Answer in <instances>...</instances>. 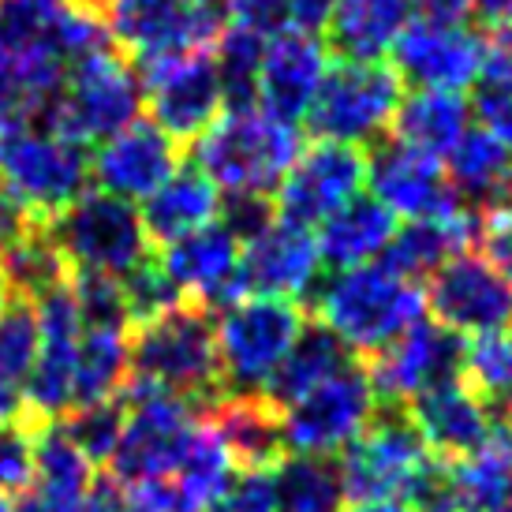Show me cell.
Instances as JSON below:
<instances>
[{
	"label": "cell",
	"mask_w": 512,
	"mask_h": 512,
	"mask_svg": "<svg viewBox=\"0 0 512 512\" xmlns=\"http://www.w3.org/2000/svg\"><path fill=\"white\" fill-rule=\"evenodd\" d=\"M412 19V0H337L326 45L337 60H382Z\"/></svg>",
	"instance_id": "83f0119b"
},
{
	"label": "cell",
	"mask_w": 512,
	"mask_h": 512,
	"mask_svg": "<svg viewBox=\"0 0 512 512\" xmlns=\"http://www.w3.org/2000/svg\"><path fill=\"white\" fill-rule=\"evenodd\" d=\"M0 184L34 225H49L90 191V150L38 124L0 128Z\"/></svg>",
	"instance_id": "52a82bcc"
},
{
	"label": "cell",
	"mask_w": 512,
	"mask_h": 512,
	"mask_svg": "<svg viewBox=\"0 0 512 512\" xmlns=\"http://www.w3.org/2000/svg\"><path fill=\"white\" fill-rule=\"evenodd\" d=\"M30 225H34V221L27 217V210L12 199V191H8V187L0 184V251H4L8 243L19 240Z\"/></svg>",
	"instance_id": "c3c4849f"
},
{
	"label": "cell",
	"mask_w": 512,
	"mask_h": 512,
	"mask_svg": "<svg viewBox=\"0 0 512 512\" xmlns=\"http://www.w3.org/2000/svg\"><path fill=\"white\" fill-rule=\"evenodd\" d=\"M64 434L83 449L94 464H109L124 434V400H101V404H83L57 419Z\"/></svg>",
	"instance_id": "f35d334b"
},
{
	"label": "cell",
	"mask_w": 512,
	"mask_h": 512,
	"mask_svg": "<svg viewBox=\"0 0 512 512\" xmlns=\"http://www.w3.org/2000/svg\"><path fill=\"white\" fill-rule=\"evenodd\" d=\"M412 8L423 12V19H441V23H460L471 12V0H412Z\"/></svg>",
	"instance_id": "816d5d0a"
},
{
	"label": "cell",
	"mask_w": 512,
	"mask_h": 512,
	"mask_svg": "<svg viewBox=\"0 0 512 512\" xmlns=\"http://www.w3.org/2000/svg\"><path fill=\"white\" fill-rule=\"evenodd\" d=\"M464 382L494 415H512V337H479L464 352Z\"/></svg>",
	"instance_id": "74e56055"
},
{
	"label": "cell",
	"mask_w": 512,
	"mask_h": 512,
	"mask_svg": "<svg viewBox=\"0 0 512 512\" xmlns=\"http://www.w3.org/2000/svg\"><path fill=\"white\" fill-rule=\"evenodd\" d=\"M266 42L247 30L225 27L214 42V64L225 94V109H255L258 105V68Z\"/></svg>",
	"instance_id": "8d00e7d4"
},
{
	"label": "cell",
	"mask_w": 512,
	"mask_h": 512,
	"mask_svg": "<svg viewBox=\"0 0 512 512\" xmlns=\"http://www.w3.org/2000/svg\"><path fill=\"white\" fill-rule=\"evenodd\" d=\"M471 240L479 243V258L486 266L512 285V202L475 214V236Z\"/></svg>",
	"instance_id": "f6af8a7d"
},
{
	"label": "cell",
	"mask_w": 512,
	"mask_h": 512,
	"mask_svg": "<svg viewBox=\"0 0 512 512\" xmlns=\"http://www.w3.org/2000/svg\"><path fill=\"white\" fill-rule=\"evenodd\" d=\"M337 8V0H288V12H292V30H326L329 15Z\"/></svg>",
	"instance_id": "7dc6e473"
},
{
	"label": "cell",
	"mask_w": 512,
	"mask_h": 512,
	"mask_svg": "<svg viewBox=\"0 0 512 512\" xmlns=\"http://www.w3.org/2000/svg\"><path fill=\"white\" fill-rule=\"evenodd\" d=\"M12 303V292H8V281H4V273H0V311Z\"/></svg>",
	"instance_id": "11a10c76"
},
{
	"label": "cell",
	"mask_w": 512,
	"mask_h": 512,
	"mask_svg": "<svg viewBox=\"0 0 512 512\" xmlns=\"http://www.w3.org/2000/svg\"><path fill=\"white\" fill-rule=\"evenodd\" d=\"M221 214V191L210 176H202L195 165H180V172L157 187L150 199H143V228L150 247H169L180 236L210 225Z\"/></svg>",
	"instance_id": "484cf974"
},
{
	"label": "cell",
	"mask_w": 512,
	"mask_h": 512,
	"mask_svg": "<svg viewBox=\"0 0 512 512\" xmlns=\"http://www.w3.org/2000/svg\"><path fill=\"white\" fill-rule=\"evenodd\" d=\"M281 512H344L341 471L326 456H285L277 464Z\"/></svg>",
	"instance_id": "d590c367"
},
{
	"label": "cell",
	"mask_w": 512,
	"mask_h": 512,
	"mask_svg": "<svg viewBox=\"0 0 512 512\" xmlns=\"http://www.w3.org/2000/svg\"><path fill=\"white\" fill-rule=\"evenodd\" d=\"M430 460L427 441L419 438L412 419L404 408H389L374 415L363 434H359L337 460L348 501H404L408 486Z\"/></svg>",
	"instance_id": "7c38bea8"
},
{
	"label": "cell",
	"mask_w": 512,
	"mask_h": 512,
	"mask_svg": "<svg viewBox=\"0 0 512 512\" xmlns=\"http://www.w3.org/2000/svg\"><path fill=\"white\" fill-rule=\"evenodd\" d=\"M195 169L210 176L217 191L273 199L288 169L303 154V131L266 109H225L210 131L191 143Z\"/></svg>",
	"instance_id": "7a4b0ae2"
},
{
	"label": "cell",
	"mask_w": 512,
	"mask_h": 512,
	"mask_svg": "<svg viewBox=\"0 0 512 512\" xmlns=\"http://www.w3.org/2000/svg\"><path fill=\"white\" fill-rule=\"evenodd\" d=\"M105 34L146 72L161 60L214 49L225 30V0H109Z\"/></svg>",
	"instance_id": "30bf717a"
},
{
	"label": "cell",
	"mask_w": 512,
	"mask_h": 512,
	"mask_svg": "<svg viewBox=\"0 0 512 512\" xmlns=\"http://www.w3.org/2000/svg\"><path fill=\"white\" fill-rule=\"evenodd\" d=\"M143 90L146 109L154 116V124L172 143L191 146L202 131L217 124V116L225 113V94L217 79L214 49L184 53V57L161 60L154 68H146Z\"/></svg>",
	"instance_id": "5bb4252c"
},
{
	"label": "cell",
	"mask_w": 512,
	"mask_h": 512,
	"mask_svg": "<svg viewBox=\"0 0 512 512\" xmlns=\"http://www.w3.org/2000/svg\"><path fill=\"white\" fill-rule=\"evenodd\" d=\"M0 273L8 281L12 299H42L45 292H53L72 277V266L64 262L60 247L49 240L45 225H30L15 243H8L0 251Z\"/></svg>",
	"instance_id": "e575fe53"
},
{
	"label": "cell",
	"mask_w": 512,
	"mask_h": 512,
	"mask_svg": "<svg viewBox=\"0 0 512 512\" xmlns=\"http://www.w3.org/2000/svg\"><path fill=\"white\" fill-rule=\"evenodd\" d=\"M505 419H509V427H512V415H505Z\"/></svg>",
	"instance_id": "680465c9"
},
{
	"label": "cell",
	"mask_w": 512,
	"mask_h": 512,
	"mask_svg": "<svg viewBox=\"0 0 512 512\" xmlns=\"http://www.w3.org/2000/svg\"><path fill=\"white\" fill-rule=\"evenodd\" d=\"M404 415L412 419V427L427 441L430 453L445 456V460L471 456L498 423V415L490 412V404L464 382V374L423 389L419 397L404 404Z\"/></svg>",
	"instance_id": "603a6c76"
},
{
	"label": "cell",
	"mask_w": 512,
	"mask_h": 512,
	"mask_svg": "<svg viewBox=\"0 0 512 512\" xmlns=\"http://www.w3.org/2000/svg\"><path fill=\"white\" fill-rule=\"evenodd\" d=\"M206 419L240 471L277 468L285 460L281 412L266 397H221Z\"/></svg>",
	"instance_id": "4316f807"
},
{
	"label": "cell",
	"mask_w": 512,
	"mask_h": 512,
	"mask_svg": "<svg viewBox=\"0 0 512 512\" xmlns=\"http://www.w3.org/2000/svg\"><path fill=\"white\" fill-rule=\"evenodd\" d=\"M120 400H124V434L109 460L113 483H120L124 490L165 483L180 468V460L199 434V404L131 378Z\"/></svg>",
	"instance_id": "8992f818"
},
{
	"label": "cell",
	"mask_w": 512,
	"mask_h": 512,
	"mask_svg": "<svg viewBox=\"0 0 512 512\" xmlns=\"http://www.w3.org/2000/svg\"><path fill=\"white\" fill-rule=\"evenodd\" d=\"M303 326V303L277 296H243L217 314L214 333L225 397H266Z\"/></svg>",
	"instance_id": "5b68a950"
},
{
	"label": "cell",
	"mask_w": 512,
	"mask_h": 512,
	"mask_svg": "<svg viewBox=\"0 0 512 512\" xmlns=\"http://www.w3.org/2000/svg\"><path fill=\"white\" fill-rule=\"evenodd\" d=\"M393 236H397V214L382 206L374 195H356L318 225L314 240H318L322 266H333L341 273L370 266L378 255H385Z\"/></svg>",
	"instance_id": "d4e9b609"
},
{
	"label": "cell",
	"mask_w": 512,
	"mask_h": 512,
	"mask_svg": "<svg viewBox=\"0 0 512 512\" xmlns=\"http://www.w3.org/2000/svg\"><path fill=\"white\" fill-rule=\"evenodd\" d=\"M243 285L247 296H277L292 303L311 299L322 285L318 240L307 228L273 221L251 243H243Z\"/></svg>",
	"instance_id": "7402d4cb"
},
{
	"label": "cell",
	"mask_w": 512,
	"mask_h": 512,
	"mask_svg": "<svg viewBox=\"0 0 512 512\" xmlns=\"http://www.w3.org/2000/svg\"><path fill=\"white\" fill-rule=\"evenodd\" d=\"M456 486L464 498V512H501L512 490V427L509 419L494 423L490 438L464 460H453Z\"/></svg>",
	"instance_id": "d6a6232c"
},
{
	"label": "cell",
	"mask_w": 512,
	"mask_h": 512,
	"mask_svg": "<svg viewBox=\"0 0 512 512\" xmlns=\"http://www.w3.org/2000/svg\"><path fill=\"white\" fill-rule=\"evenodd\" d=\"M184 165V146L172 143L154 120H135L90 157V180L116 199H150Z\"/></svg>",
	"instance_id": "44dd1931"
},
{
	"label": "cell",
	"mask_w": 512,
	"mask_h": 512,
	"mask_svg": "<svg viewBox=\"0 0 512 512\" xmlns=\"http://www.w3.org/2000/svg\"><path fill=\"white\" fill-rule=\"evenodd\" d=\"M404 505L412 512H464V498H460V486H456L453 460L430 453L423 471H419L415 483L408 486Z\"/></svg>",
	"instance_id": "b9f144b4"
},
{
	"label": "cell",
	"mask_w": 512,
	"mask_h": 512,
	"mask_svg": "<svg viewBox=\"0 0 512 512\" xmlns=\"http://www.w3.org/2000/svg\"><path fill=\"white\" fill-rule=\"evenodd\" d=\"M404 101L400 75L382 60H333L307 113V131L322 143L374 146L393 131Z\"/></svg>",
	"instance_id": "ba28073f"
},
{
	"label": "cell",
	"mask_w": 512,
	"mask_h": 512,
	"mask_svg": "<svg viewBox=\"0 0 512 512\" xmlns=\"http://www.w3.org/2000/svg\"><path fill=\"white\" fill-rule=\"evenodd\" d=\"M367 184L374 187V199L382 206H389L393 214L412 217V221L464 210V202L453 191L449 172L438 157L419 154L412 146L397 143L393 135H385L382 143L370 146Z\"/></svg>",
	"instance_id": "d6986e66"
},
{
	"label": "cell",
	"mask_w": 512,
	"mask_h": 512,
	"mask_svg": "<svg viewBox=\"0 0 512 512\" xmlns=\"http://www.w3.org/2000/svg\"><path fill=\"white\" fill-rule=\"evenodd\" d=\"M363 184H367V150L318 139L296 157L285 184L277 187L273 214L285 225L311 232L314 225L337 214L348 199H356Z\"/></svg>",
	"instance_id": "9a60e30c"
},
{
	"label": "cell",
	"mask_w": 512,
	"mask_h": 512,
	"mask_svg": "<svg viewBox=\"0 0 512 512\" xmlns=\"http://www.w3.org/2000/svg\"><path fill=\"white\" fill-rule=\"evenodd\" d=\"M475 94H471V109L479 116V128L490 131L494 139L512 150V64L490 45V60H486L483 75L475 79Z\"/></svg>",
	"instance_id": "ab89813d"
},
{
	"label": "cell",
	"mask_w": 512,
	"mask_h": 512,
	"mask_svg": "<svg viewBox=\"0 0 512 512\" xmlns=\"http://www.w3.org/2000/svg\"><path fill=\"white\" fill-rule=\"evenodd\" d=\"M131 382L184 397L191 404H217L225 382L210 311L180 303L150 322H139L131 333Z\"/></svg>",
	"instance_id": "3957f363"
},
{
	"label": "cell",
	"mask_w": 512,
	"mask_h": 512,
	"mask_svg": "<svg viewBox=\"0 0 512 512\" xmlns=\"http://www.w3.org/2000/svg\"><path fill=\"white\" fill-rule=\"evenodd\" d=\"M393 72L400 83H412L419 90H468L483 75L490 60V42L479 30L464 23H441V19H408L400 38L389 49Z\"/></svg>",
	"instance_id": "4fadbf2b"
},
{
	"label": "cell",
	"mask_w": 512,
	"mask_h": 512,
	"mask_svg": "<svg viewBox=\"0 0 512 512\" xmlns=\"http://www.w3.org/2000/svg\"><path fill=\"white\" fill-rule=\"evenodd\" d=\"M90 512H154V509H146V505H139V501L131 498L128 490L120 483H101L94 486V498H90Z\"/></svg>",
	"instance_id": "681fc988"
},
{
	"label": "cell",
	"mask_w": 512,
	"mask_h": 512,
	"mask_svg": "<svg viewBox=\"0 0 512 512\" xmlns=\"http://www.w3.org/2000/svg\"><path fill=\"white\" fill-rule=\"evenodd\" d=\"M490 45H494L501 57L512 64V30H505V34H494V42H490Z\"/></svg>",
	"instance_id": "db71d44e"
},
{
	"label": "cell",
	"mask_w": 512,
	"mask_h": 512,
	"mask_svg": "<svg viewBox=\"0 0 512 512\" xmlns=\"http://www.w3.org/2000/svg\"><path fill=\"white\" fill-rule=\"evenodd\" d=\"M352 352L344 348L333 333H329L322 322H307L299 341L292 344L288 359L281 363V370L273 374L270 389H266V400L281 412L288 404H296L299 397H307L311 389H318L322 382H329L337 370H344L352 363Z\"/></svg>",
	"instance_id": "1f68e13d"
},
{
	"label": "cell",
	"mask_w": 512,
	"mask_h": 512,
	"mask_svg": "<svg viewBox=\"0 0 512 512\" xmlns=\"http://www.w3.org/2000/svg\"><path fill=\"white\" fill-rule=\"evenodd\" d=\"M236 471L240 468L225 449V441L217 438L210 419H202L180 468L172 471L165 483L128 490V494L154 512H214V505L225 498V490L236 479Z\"/></svg>",
	"instance_id": "cb8c5ba5"
},
{
	"label": "cell",
	"mask_w": 512,
	"mask_h": 512,
	"mask_svg": "<svg viewBox=\"0 0 512 512\" xmlns=\"http://www.w3.org/2000/svg\"><path fill=\"white\" fill-rule=\"evenodd\" d=\"M344 512H412L404 501H348Z\"/></svg>",
	"instance_id": "f5cc1de1"
},
{
	"label": "cell",
	"mask_w": 512,
	"mask_h": 512,
	"mask_svg": "<svg viewBox=\"0 0 512 512\" xmlns=\"http://www.w3.org/2000/svg\"><path fill=\"white\" fill-rule=\"evenodd\" d=\"M38 359V314L34 303L12 299L0 311V419H19L27 378Z\"/></svg>",
	"instance_id": "836d02e7"
},
{
	"label": "cell",
	"mask_w": 512,
	"mask_h": 512,
	"mask_svg": "<svg viewBox=\"0 0 512 512\" xmlns=\"http://www.w3.org/2000/svg\"><path fill=\"white\" fill-rule=\"evenodd\" d=\"M0 512H15V501H12V494H0Z\"/></svg>",
	"instance_id": "9f6ffc18"
},
{
	"label": "cell",
	"mask_w": 512,
	"mask_h": 512,
	"mask_svg": "<svg viewBox=\"0 0 512 512\" xmlns=\"http://www.w3.org/2000/svg\"><path fill=\"white\" fill-rule=\"evenodd\" d=\"M225 27L247 30L262 42L292 30L288 0H225Z\"/></svg>",
	"instance_id": "bcb514c9"
},
{
	"label": "cell",
	"mask_w": 512,
	"mask_h": 512,
	"mask_svg": "<svg viewBox=\"0 0 512 512\" xmlns=\"http://www.w3.org/2000/svg\"><path fill=\"white\" fill-rule=\"evenodd\" d=\"M146 105L143 75L116 45L75 60L64 75V90L38 120V128L64 135L79 146H101L128 131Z\"/></svg>",
	"instance_id": "277c9868"
},
{
	"label": "cell",
	"mask_w": 512,
	"mask_h": 512,
	"mask_svg": "<svg viewBox=\"0 0 512 512\" xmlns=\"http://www.w3.org/2000/svg\"><path fill=\"white\" fill-rule=\"evenodd\" d=\"M382 412L378 389L370 382L367 363H348L329 382L311 389L296 404L281 408V434L285 453L292 456H326L344 453Z\"/></svg>",
	"instance_id": "8fae6325"
},
{
	"label": "cell",
	"mask_w": 512,
	"mask_h": 512,
	"mask_svg": "<svg viewBox=\"0 0 512 512\" xmlns=\"http://www.w3.org/2000/svg\"><path fill=\"white\" fill-rule=\"evenodd\" d=\"M214 512H281L277 468L236 471V479L225 490V498L214 505Z\"/></svg>",
	"instance_id": "ee69618b"
},
{
	"label": "cell",
	"mask_w": 512,
	"mask_h": 512,
	"mask_svg": "<svg viewBox=\"0 0 512 512\" xmlns=\"http://www.w3.org/2000/svg\"><path fill=\"white\" fill-rule=\"evenodd\" d=\"M329 72V45L311 30H285L266 42L258 68V109L296 124L307 120Z\"/></svg>",
	"instance_id": "ffe728a7"
},
{
	"label": "cell",
	"mask_w": 512,
	"mask_h": 512,
	"mask_svg": "<svg viewBox=\"0 0 512 512\" xmlns=\"http://www.w3.org/2000/svg\"><path fill=\"white\" fill-rule=\"evenodd\" d=\"M471 236H475V217L468 210L445 217H419V221L397 228L393 243L385 247L382 266L419 285L423 277L438 273L449 258L464 255Z\"/></svg>",
	"instance_id": "f546056e"
},
{
	"label": "cell",
	"mask_w": 512,
	"mask_h": 512,
	"mask_svg": "<svg viewBox=\"0 0 512 512\" xmlns=\"http://www.w3.org/2000/svg\"><path fill=\"white\" fill-rule=\"evenodd\" d=\"M34 479V430L23 419H0V494H23Z\"/></svg>",
	"instance_id": "7bdbcfd3"
},
{
	"label": "cell",
	"mask_w": 512,
	"mask_h": 512,
	"mask_svg": "<svg viewBox=\"0 0 512 512\" xmlns=\"http://www.w3.org/2000/svg\"><path fill=\"white\" fill-rule=\"evenodd\" d=\"M501 512H512V490H509V498H505V505H501Z\"/></svg>",
	"instance_id": "6f0895ef"
},
{
	"label": "cell",
	"mask_w": 512,
	"mask_h": 512,
	"mask_svg": "<svg viewBox=\"0 0 512 512\" xmlns=\"http://www.w3.org/2000/svg\"><path fill=\"white\" fill-rule=\"evenodd\" d=\"M161 270L180 288L184 303H195L202 311L221 314L236 299L247 296L243 285V243L228 232L221 221L195 228L176 243L161 247Z\"/></svg>",
	"instance_id": "e0dca14e"
},
{
	"label": "cell",
	"mask_w": 512,
	"mask_h": 512,
	"mask_svg": "<svg viewBox=\"0 0 512 512\" xmlns=\"http://www.w3.org/2000/svg\"><path fill=\"white\" fill-rule=\"evenodd\" d=\"M464 352L468 341L453 329L419 318L412 329H404L397 341L385 344L378 356L367 359L370 382L378 389V400L389 408H404L423 389L464 374Z\"/></svg>",
	"instance_id": "ac0fdd59"
},
{
	"label": "cell",
	"mask_w": 512,
	"mask_h": 512,
	"mask_svg": "<svg viewBox=\"0 0 512 512\" xmlns=\"http://www.w3.org/2000/svg\"><path fill=\"white\" fill-rule=\"evenodd\" d=\"M427 307L434 322L453 329L456 337H501L512 329V285L486 266L479 255L449 258L438 273H430Z\"/></svg>",
	"instance_id": "2e32d148"
},
{
	"label": "cell",
	"mask_w": 512,
	"mask_h": 512,
	"mask_svg": "<svg viewBox=\"0 0 512 512\" xmlns=\"http://www.w3.org/2000/svg\"><path fill=\"white\" fill-rule=\"evenodd\" d=\"M124 303H128V318L139 326V322H150L157 314L172 311V307H180L184 296H180V288L169 281V273L161 270V262L154 255L146 258L139 270H131L124 281Z\"/></svg>",
	"instance_id": "60d3db41"
},
{
	"label": "cell",
	"mask_w": 512,
	"mask_h": 512,
	"mask_svg": "<svg viewBox=\"0 0 512 512\" xmlns=\"http://www.w3.org/2000/svg\"><path fill=\"white\" fill-rule=\"evenodd\" d=\"M449 161V184L464 206L479 214L512 202V150L483 128H468L464 139L453 146Z\"/></svg>",
	"instance_id": "f1b7e54d"
},
{
	"label": "cell",
	"mask_w": 512,
	"mask_h": 512,
	"mask_svg": "<svg viewBox=\"0 0 512 512\" xmlns=\"http://www.w3.org/2000/svg\"><path fill=\"white\" fill-rule=\"evenodd\" d=\"M45 232L60 247L72 273H101L124 281L150 258V240L139 210L128 199H116L98 187L83 191L68 210H60Z\"/></svg>",
	"instance_id": "9c48e42d"
},
{
	"label": "cell",
	"mask_w": 512,
	"mask_h": 512,
	"mask_svg": "<svg viewBox=\"0 0 512 512\" xmlns=\"http://www.w3.org/2000/svg\"><path fill=\"white\" fill-rule=\"evenodd\" d=\"M468 101L464 94L453 90H415L412 98L400 101L397 120H393V139L404 146H412L419 154L430 157H449L453 146L464 139L468 124Z\"/></svg>",
	"instance_id": "4dcf8cb0"
},
{
	"label": "cell",
	"mask_w": 512,
	"mask_h": 512,
	"mask_svg": "<svg viewBox=\"0 0 512 512\" xmlns=\"http://www.w3.org/2000/svg\"><path fill=\"white\" fill-rule=\"evenodd\" d=\"M471 12L479 19V27H486L490 34L512 30V0H471Z\"/></svg>",
	"instance_id": "f907efd6"
},
{
	"label": "cell",
	"mask_w": 512,
	"mask_h": 512,
	"mask_svg": "<svg viewBox=\"0 0 512 512\" xmlns=\"http://www.w3.org/2000/svg\"><path fill=\"white\" fill-rule=\"evenodd\" d=\"M314 314L318 322L352 352V356H378L385 344H393L412 329L423 311L427 296L423 285L393 273L382 262L333 273L314 288Z\"/></svg>",
	"instance_id": "6da1fadb"
}]
</instances>
